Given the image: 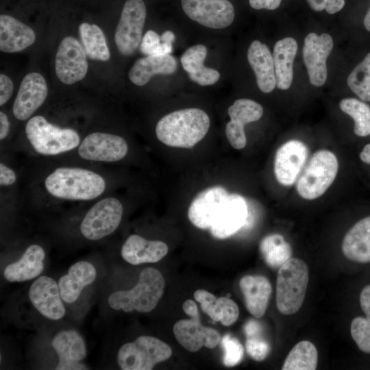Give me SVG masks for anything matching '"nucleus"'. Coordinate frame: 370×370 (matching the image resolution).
I'll return each instance as SVG.
<instances>
[{"label": "nucleus", "mask_w": 370, "mask_h": 370, "mask_svg": "<svg viewBox=\"0 0 370 370\" xmlns=\"http://www.w3.org/2000/svg\"><path fill=\"white\" fill-rule=\"evenodd\" d=\"M210 125V118L202 110L182 109L161 118L156 125V134L166 145L191 148L204 138Z\"/></svg>", "instance_id": "f257e3e1"}, {"label": "nucleus", "mask_w": 370, "mask_h": 370, "mask_svg": "<svg viewBox=\"0 0 370 370\" xmlns=\"http://www.w3.org/2000/svg\"><path fill=\"white\" fill-rule=\"evenodd\" d=\"M51 196L66 200H91L102 195L106 188L103 177L92 171L77 167H60L45 180Z\"/></svg>", "instance_id": "f03ea898"}, {"label": "nucleus", "mask_w": 370, "mask_h": 370, "mask_svg": "<svg viewBox=\"0 0 370 370\" xmlns=\"http://www.w3.org/2000/svg\"><path fill=\"white\" fill-rule=\"evenodd\" d=\"M164 286L162 273L153 267H147L140 271L138 282L133 288L112 292L107 302L114 310L149 312L156 307L163 295Z\"/></svg>", "instance_id": "7ed1b4c3"}, {"label": "nucleus", "mask_w": 370, "mask_h": 370, "mask_svg": "<svg viewBox=\"0 0 370 370\" xmlns=\"http://www.w3.org/2000/svg\"><path fill=\"white\" fill-rule=\"evenodd\" d=\"M305 262L291 258L279 268L276 280V305L283 314L297 312L304 302L308 283Z\"/></svg>", "instance_id": "20e7f679"}, {"label": "nucleus", "mask_w": 370, "mask_h": 370, "mask_svg": "<svg viewBox=\"0 0 370 370\" xmlns=\"http://www.w3.org/2000/svg\"><path fill=\"white\" fill-rule=\"evenodd\" d=\"M25 134L33 149L45 156L71 151L80 143L79 136L75 130L54 125L40 115L29 119L25 125Z\"/></svg>", "instance_id": "39448f33"}, {"label": "nucleus", "mask_w": 370, "mask_h": 370, "mask_svg": "<svg viewBox=\"0 0 370 370\" xmlns=\"http://www.w3.org/2000/svg\"><path fill=\"white\" fill-rule=\"evenodd\" d=\"M338 169V162L332 152L325 149L315 152L298 178V194L308 200L319 198L333 183Z\"/></svg>", "instance_id": "423d86ee"}, {"label": "nucleus", "mask_w": 370, "mask_h": 370, "mask_svg": "<svg viewBox=\"0 0 370 370\" xmlns=\"http://www.w3.org/2000/svg\"><path fill=\"white\" fill-rule=\"evenodd\" d=\"M171 354L168 344L153 336L143 335L123 344L118 350L116 360L123 370H151Z\"/></svg>", "instance_id": "0eeeda50"}, {"label": "nucleus", "mask_w": 370, "mask_h": 370, "mask_svg": "<svg viewBox=\"0 0 370 370\" xmlns=\"http://www.w3.org/2000/svg\"><path fill=\"white\" fill-rule=\"evenodd\" d=\"M123 209L114 197L104 198L94 204L80 224L82 236L89 241H99L112 234L122 219Z\"/></svg>", "instance_id": "6e6552de"}, {"label": "nucleus", "mask_w": 370, "mask_h": 370, "mask_svg": "<svg viewBox=\"0 0 370 370\" xmlns=\"http://www.w3.org/2000/svg\"><path fill=\"white\" fill-rule=\"evenodd\" d=\"M146 16L143 0L125 1L114 34V41L121 54L132 55L140 44Z\"/></svg>", "instance_id": "1a4fd4ad"}, {"label": "nucleus", "mask_w": 370, "mask_h": 370, "mask_svg": "<svg viewBox=\"0 0 370 370\" xmlns=\"http://www.w3.org/2000/svg\"><path fill=\"white\" fill-rule=\"evenodd\" d=\"M58 78L65 84L82 80L88 71L86 53L82 44L73 36L62 39L55 59Z\"/></svg>", "instance_id": "9d476101"}, {"label": "nucleus", "mask_w": 370, "mask_h": 370, "mask_svg": "<svg viewBox=\"0 0 370 370\" xmlns=\"http://www.w3.org/2000/svg\"><path fill=\"white\" fill-rule=\"evenodd\" d=\"M181 3L190 19L208 28H225L234 18V8L228 0H181Z\"/></svg>", "instance_id": "9b49d317"}, {"label": "nucleus", "mask_w": 370, "mask_h": 370, "mask_svg": "<svg viewBox=\"0 0 370 370\" xmlns=\"http://www.w3.org/2000/svg\"><path fill=\"white\" fill-rule=\"evenodd\" d=\"M128 145L120 136L105 132L87 135L78 146L79 156L86 160L116 162L127 155Z\"/></svg>", "instance_id": "f8f14e48"}, {"label": "nucleus", "mask_w": 370, "mask_h": 370, "mask_svg": "<svg viewBox=\"0 0 370 370\" xmlns=\"http://www.w3.org/2000/svg\"><path fill=\"white\" fill-rule=\"evenodd\" d=\"M332 48L333 40L328 34L318 35L311 32L306 36L303 58L312 85L319 87L326 82V61Z\"/></svg>", "instance_id": "ddd939ff"}, {"label": "nucleus", "mask_w": 370, "mask_h": 370, "mask_svg": "<svg viewBox=\"0 0 370 370\" xmlns=\"http://www.w3.org/2000/svg\"><path fill=\"white\" fill-rule=\"evenodd\" d=\"M28 297L34 308L44 317L58 321L66 314L58 284L51 277L41 275L31 284Z\"/></svg>", "instance_id": "4468645a"}, {"label": "nucleus", "mask_w": 370, "mask_h": 370, "mask_svg": "<svg viewBox=\"0 0 370 370\" xmlns=\"http://www.w3.org/2000/svg\"><path fill=\"white\" fill-rule=\"evenodd\" d=\"M247 215L245 198L238 194H229L215 213L209 228L211 234L219 239L231 236L245 225Z\"/></svg>", "instance_id": "2eb2a0df"}, {"label": "nucleus", "mask_w": 370, "mask_h": 370, "mask_svg": "<svg viewBox=\"0 0 370 370\" xmlns=\"http://www.w3.org/2000/svg\"><path fill=\"white\" fill-rule=\"evenodd\" d=\"M48 88L44 77L36 72L23 79L13 103L12 112L18 120L28 119L44 103Z\"/></svg>", "instance_id": "dca6fc26"}, {"label": "nucleus", "mask_w": 370, "mask_h": 370, "mask_svg": "<svg viewBox=\"0 0 370 370\" xmlns=\"http://www.w3.org/2000/svg\"><path fill=\"white\" fill-rule=\"evenodd\" d=\"M308 155L307 146L297 140H291L278 150L274 161V173L283 186L293 185L297 180Z\"/></svg>", "instance_id": "f3484780"}, {"label": "nucleus", "mask_w": 370, "mask_h": 370, "mask_svg": "<svg viewBox=\"0 0 370 370\" xmlns=\"http://www.w3.org/2000/svg\"><path fill=\"white\" fill-rule=\"evenodd\" d=\"M227 112L230 121L226 125V137L234 149H242L247 144L244 126L262 117V106L251 99H239L229 107Z\"/></svg>", "instance_id": "a211bd4d"}, {"label": "nucleus", "mask_w": 370, "mask_h": 370, "mask_svg": "<svg viewBox=\"0 0 370 370\" xmlns=\"http://www.w3.org/2000/svg\"><path fill=\"white\" fill-rule=\"evenodd\" d=\"M51 346L58 358L56 370H84L82 363L86 356V346L82 335L74 330L58 332L51 341Z\"/></svg>", "instance_id": "6ab92c4d"}, {"label": "nucleus", "mask_w": 370, "mask_h": 370, "mask_svg": "<svg viewBox=\"0 0 370 370\" xmlns=\"http://www.w3.org/2000/svg\"><path fill=\"white\" fill-rule=\"evenodd\" d=\"M181 319L173 326V333L177 342L190 352H197L203 346L212 349L221 341L219 333L214 329L203 325L199 315Z\"/></svg>", "instance_id": "aec40b11"}, {"label": "nucleus", "mask_w": 370, "mask_h": 370, "mask_svg": "<svg viewBox=\"0 0 370 370\" xmlns=\"http://www.w3.org/2000/svg\"><path fill=\"white\" fill-rule=\"evenodd\" d=\"M229 194L219 186L208 188L199 193L188 208V217L190 222L200 229H209L217 209Z\"/></svg>", "instance_id": "412c9836"}, {"label": "nucleus", "mask_w": 370, "mask_h": 370, "mask_svg": "<svg viewBox=\"0 0 370 370\" xmlns=\"http://www.w3.org/2000/svg\"><path fill=\"white\" fill-rule=\"evenodd\" d=\"M97 278V270L90 262L82 260L72 264L66 273L58 280L61 297L64 302H75L83 290L92 284Z\"/></svg>", "instance_id": "4be33fe9"}, {"label": "nucleus", "mask_w": 370, "mask_h": 370, "mask_svg": "<svg viewBox=\"0 0 370 370\" xmlns=\"http://www.w3.org/2000/svg\"><path fill=\"white\" fill-rule=\"evenodd\" d=\"M167 245L160 241H149L138 234L130 235L123 243L121 254L123 259L132 265L154 263L168 253Z\"/></svg>", "instance_id": "5701e85b"}, {"label": "nucleus", "mask_w": 370, "mask_h": 370, "mask_svg": "<svg viewBox=\"0 0 370 370\" xmlns=\"http://www.w3.org/2000/svg\"><path fill=\"white\" fill-rule=\"evenodd\" d=\"M45 251L39 245L27 247L21 258L9 264L3 271L4 278L10 282H21L34 279L44 270Z\"/></svg>", "instance_id": "b1692460"}, {"label": "nucleus", "mask_w": 370, "mask_h": 370, "mask_svg": "<svg viewBox=\"0 0 370 370\" xmlns=\"http://www.w3.org/2000/svg\"><path fill=\"white\" fill-rule=\"evenodd\" d=\"M36 40L34 31L26 24L6 14L0 16V50L5 53L23 51Z\"/></svg>", "instance_id": "393cba45"}, {"label": "nucleus", "mask_w": 370, "mask_h": 370, "mask_svg": "<svg viewBox=\"0 0 370 370\" xmlns=\"http://www.w3.org/2000/svg\"><path fill=\"white\" fill-rule=\"evenodd\" d=\"M247 60L259 89L264 93L273 90L276 79L273 56L268 47L259 40L253 41L247 50Z\"/></svg>", "instance_id": "a878e982"}, {"label": "nucleus", "mask_w": 370, "mask_h": 370, "mask_svg": "<svg viewBox=\"0 0 370 370\" xmlns=\"http://www.w3.org/2000/svg\"><path fill=\"white\" fill-rule=\"evenodd\" d=\"M239 286L249 312L256 318L262 317L272 291L269 280L262 275H247L240 280Z\"/></svg>", "instance_id": "bb28decb"}, {"label": "nucleus", "mask_w": 370, "mask_h": 370, "mask_svg": "<svg viewBox=\"0 0 370 370\" xmlns=\"http://www.w3.org/2000/svg\"><path fill=\"white\" fill-rule=\"evenodd\" d=\"M177 67L175 58L170 54L147 56L138 59L130 69L128 77L136 86H142L148 83L156 75H171Z\"/></svg>", "instance_id": "cd10ccee"}, {"label": "nucleus", "mask_w": 370, "mask_h": 370, "mask_svg": "<svg viewBox=\"0 0 370 370\" xmlns=\"http://www.w3.org/2000/svg\"><path fill=\"white\" fill-rule=\"evenodd\" d=\"M342 251L352 261L370 262V216L360 219L348 230L343 240Z\"/></svg>", "instance_id": "c85d7f7f"}, {"label": "nucleus", "mask_w": 370, "mask_h": 370, "mask_svg": "<svg viewBox=\"0 0 370 370\" xmlns=\"http://www.w3.org/2000/svg\"><path fill=\"white\" fill-rule=\"evenodd\" d=\"M297 51V41L291 37L279 40L275 44L273 59L276 86L287 90L293 79V62Z\"/></svg>", "instance_id": "c756f323"}, {"label": "nucleus", "mask_w": 370, "mask_h": 370, "mask_svg": "<svg viewBox=\"0 0 370 370\" xmlns=\"http://www.w3.org/2000/svg\"><path fill=\"white\" fill-rule=\"evenodd\" d=\"M206 56V47L197 45L187 49L180 58L182 67L188 73L189 78L201 86L212 85L220 77L219 71L204 66Z\"/></svg>", "instance_id": "7c9ffc66"}, {"label": "nucleus", "mask_w": 370, "mask_h": 370, "mask_svg": "<svg viewBox=\"0 0 370 370\" xmlns=\"http://www.w3.org/2000/svg\"><path fill=\"white\" fill-rule=\"evenodd\" d=\"M79 34L86 56L91 60L107 61L110 57L106 36L95 24L82 23Z\"/></svg>", "instance_id": "2f4dec72"}, {"label": "nucleus", "mask_w": 370, "mask_h": 370, "mask_svg": "<svg viewBox=\"0 0 370 370\" xmlns=\"http://www.w3.org/2000/svg\"><path fill=\"white\" fill-rule=\"evenodd\" d=\"M259 249L266 264L273 269L282 267L292 256L291 245L279 234L264 237L260 243Z\"/></svg>", "instance_id": "473e14b6"}, {"label": "nucleus", "mask_w": 370, "mask_h": 370, "mask_svg": "<svg viewBox=\"0 0 370 370\" xmlns=\"http://www.w3.org/2000/svg\"><path fill=\"white\" fill-rule=\"evenodd\" d=\"M318 353L315 346L308 341L297 343L287 355L282 369L314 370L317 369Z\"/></svg>", "instance_id": "72a5a7b5"}, {"label": "nucleus", "mask_w": 370, "mask_h": 370, "mask_svg": "<svg viewBox=\"0 0 370 370\" xmlns=\"http://www.w3.org/2000/svg\"><path fill=\"white\" fill-rule=\"evenodd\" d=\"M340 109L354 121L356 135L365 137L370 135V108L355 98H345L339 103Z\"/></svg>", "instance_id": "f704fd0d"}, {"label": "nucleus", "mask_w": 370, "mask_h": 370, "mask_svg": "<svg viewBox=\"0 0 370 370\" xmlns=\"http://www.w3.org/2000/svg\"><path fill=\"white\" fill-rule=\"evenodd\" d=\"M347 85L360 99L370 101V52L349 73Z\"/></svg>", "instance_id": "c9c22d12"}, {"label": "nucleus", "mask_w": 370, "mask_h": 370, "mask_svg": "<svg viewBox=\"0 0 370 370\" xmlns=\"http://www.w3.org/2000/svg\"><path fill=\"white\" fill-rule=\"evenodd\" d=\"M172 51V44L162 42L160 36L153 30L145 33L140 45V51L146 56L166 55Z\"/></svg>", "instance_id": "e433bc0d"}, {"label": "nucleus", "mask_w": 370, "mask_h": 370, "mask_svg": "<svg viewBox=\"0 0 370 370\" xmlns=\"http://www.w3.org/2000/svg\"><path fill=\"white\" fill-rule=\"evenodd\" d=\"M352 338L363 352L370 354V321L367 318H354L350 325Z\"/></svg>", "instance_id": "4c0bfd02"}, {"label": "nucleus", "mask_w": 370, "mask_h": 370, "mask_svg": "<svg viewBox=\"0 0 370 370\" xmlns=\"http://www.w3.org/2000/svg\"><path fill=\"white\" fill-rule=\"evenodd\" d=\"M239 315L238 305L232 299L221 297L217 298L215 306V321L225 326L233 324Z\"/></svg>", "instance_id": "58836bf2"}, {"label": "nucleus", "mask_w": 370, "mask_h": 370, "mask_svg": "<svg viewBox=\"0 0 370 370\" xmlns=\"http://www.w3.org/2000/svg\"><path fill=\"white\" fill-rule=\"evenodd\" d=\"M221 341L224 349L223 362L226 367H234L239 364L244 355V347L239 341L229 334L225 335Z\"/></svg>", "instance_id": "ea45409f"}, {"label": "nucleus", "mask_w": 370, "mask_h": 370, "mask_svg": "<svg viewBox=\"0 0 370 370\" xmlns=\"http://www.w3.org/2000/svg\"><path fill=\"white\" fill-rule=\"evenodd\" d=\"M245 349L250 357L256 361H262L266 358L270 351V346L261 334L247 336Z\"/></svg>", "instance_id": "a19ab883"}, {"label": "nucleus", "mask_w": 370, "mask_h": 370, "mask_svg": "<svg viewBox=\"0 0 370 370\" xmlns=\"http://www.w3.org/2000/svg\"><path fill=\"white\" fill-rule=\"evenodd\" d=\"M194 298L200 304L202 311L214 321L215 306L217 298L213 294L204 289L195 291Z\"/></svg>", "instance_id": "79ce46f5"}, {"label": "nucleus", "mask_w": 370, "mask_h": 370, "mask_svg": "<svg viewBox=\"0 0 370 370\" xmlns=\"http://www.w3.org/2000/svg\"><path fill=\"white\" fill-rule=\"evenodd\" d=\"M309 7L315 12L325 10L330 14L341 11L345 6V0H306Z\"/></svg>", "instance_id": "37998d69"}, {"label": "nucleus", "mask_w": 370, "mask_h": 370, "mask_svg": "<svg viewBox=\"0 0 370 370\" xmlns=\"http://www.w3.org/2000/svg\"><path fill=\"white\" fill-rule=\"evenodd\" d=\"M14 90V85L5 74L0 75V105L2 106L11 97Z\"/></svg>", "instance_id": "c03bdc74"}, {"label": "nucleus", "mask_w": 370, "mask_h": 370, "mask_svg": "<svg viewBox=\"0 0 370 370\" xmlns=\"http://www.w3.org/2000/svg\"><path fill=\"white\" fill-rule=\"evenodd\" d=\"M16 180V173L5 164L0 163V185L11 186Z\"/></svg>", "instance_id": "a18cd8bd"}, {"label": "nucleus", "mask_w": 370, "mask_h": 370, "mask_svg": "<svg viewBox=\"0 0 370 370\" xmlns=\"http://www.w3.org/2000/svg\"><path fill=\"white\" fill-rule=\"evenodd\" d=\"M282 0H249L250 6L256 10H273L279 8Z\"/></svg>", "instance_id": "49530a36"}, {"label": "nucleus", "mask_w": 370, "mask_h": 370, "mask_svg": "<svg viewBox=\"0 0 370 370\" xmlns=\"http://www.w3.org/2000/svg\"><path fill=\"white\" fill-rule=\"evenodd\" d=\"M360 304L366 318L370 321V284L365 286L360 295Z\"/></svg>", "instance_id": "de8ad7c7"}, {"label": "nucleus", "mask_w": 370, "mask_h": 370, "mask_svg": "<svg viewBox=\"0 0 370 370\" xmlns=\"http://www.w3.org/2000/svg\"><path fill=\"white\" fill-rule=\"evenodd\" d=\"M10 122L7 115L2 111L0 112V140L5 139L9 133Z\"/></svg>", "instance_id": "09e8293b"}, {"label": "nucleus", "mask_w": 370, "mask_h": 370, "mask_svg": "<svg viewBox=\"0 0 370 370\" xmlns=\"http://www.w3.org/2000/svg\"><path fill=\"white\" fill-rule=\"evenodd\" d=\"M182 308L184 312L190 317L199 315L196 304L191 299L185 301L182 305Z\"/></svg>", "instance_id": "8fccbe9b"}, {"label": "nucleus", "mask_w": 370, "mask_h": 370, "mask_svg": "<svg viewBox=\"0 0 370 370\" xmlns=\"http://www.w3.org/2000/svg\"><path fill=\"white\" fill-rule=\"evenodd\" d=\"M360 160L368 164H370V143L366 145L360 153Z\"/></svg>", "instance_id": "3c124183"}, {"label": "nucleus", "mask_w": 370, "mask_h": 370, "mask_svg": "<svg viewBox=\"0 0 370 370\" xmlns=\"http://www.w3.org/2000/svg\"><path fill=\"white\" fill-rule=\"evenodd\" d=\"M175 34L170 30L165 31L161 36V41L166 42L169 43H173L175 40Z\"/></svg>", "instance_id": "603ef678"}, {"label": "nucleus", "mask_w": 370, "mask_h": 370, "mask_svg": "<svg viewBox=\"0 0 370 370\" xmlns=\"http://www.w3.org/2000/svg\"><path fill=\"white\" fill-rule=\"evenodd\" d=\"M363 24L365 29L370 32V5L364 17Z\"/></svg>", "instance_id": "864d4df0"}]
</instances>
